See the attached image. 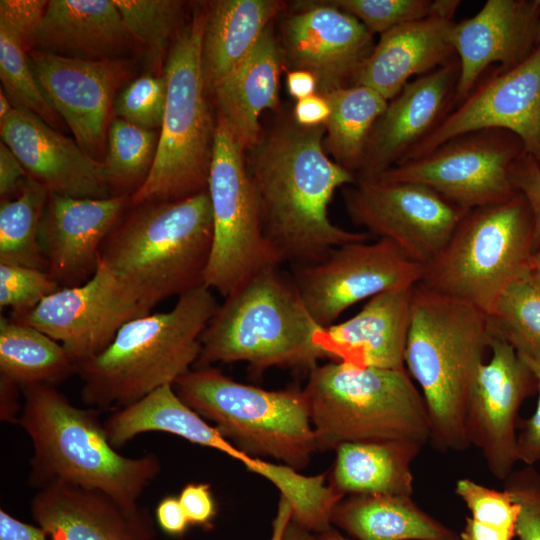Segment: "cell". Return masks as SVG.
Returning <instances> with one entry per match:
<instances>
[{
  "mask_svg": "<svg viewBox=\"0 0 540 540\" xmlns=\"http://www.w3.org/2000/svg\"><path fill=\"white\" fill-rule=\"evenodd\" d=\"M108 235L100 262L148 310L204 285L213 242L207 190L133 206Z\"/></svg>",
  "mask_w": 540,
  "mask_h": 540,
  "instance_id": "5b68a950",
  "label": "cell"
},
{
  "mask_svg": "<svg viewBox=\"0 0 540 540\" xmlns=\"http://www.w3.org/2000/svg\"><path fill=\"white\" fill-rule=\"evenodd\" d=\"M451 41L460 64L455 106L498 64L507 70L523 62L540 43L538 0H488L474 16L455 22Z\"/></svg>",
  "mask_w": 540,
  "mask_h": 540,
  "instance_id": "7402d4cb",
  "label": "cell"
},
{
  "mask_svg": "<svg viewBox=\"0 0 540 540\" xmlns=\"http://www.w3.org/2000/svg\"><path fill=\"white\" fill-rule=\"evenodd\" d=\"M331 4L356 17L372 34L399 25L441 16L453 19L460 1L454 0H334Z\"/></svg>",
  "mask_w": 540,
  "mask_h": 540,
  "instance_id": "ab89813d",
  "label": "cell"
},
{
  "mask_svg": "<svg viewBox=\"0 0 540 540\" xmlns=\"http://www.w3.org/2000/svg\"><path fill=\"white\" fill-rule=\"evenodd\" d=\"M531 271L540 277V243L532 255Z\"/></svg>",
  "mask_w": 540,
  "mask_h": 540,
  "instance_id": "94428289",
  "label": "cell"
},
{
  "mask_svg": "<svg viewBox=\"0 0 540 540\" xmlns=\"http://www.w3.org/2000/svg\"><path fill=\"white\" fill-rule=\"evenodd\" d=\"M489 347L490 357L478 370L469 395L465 432L489 472L504 481L520 462L517 417L523 402L537 392V378L504 340L491 335Z\"/></svg>",
  "mask_w": 540,
  "mask_h": 540,
  "instance_id": "2e32d148",
  "label": "cell"
},
{
  "mask_svg": "<svg viewBox=\"0 0 540 540\" xmlns=\"http://www.w3.org/2000/svg\"><path fill=\"white\" fill-rule=\"evenodd\" d=\"M424 446L407 441L347 442L335 449L330 485L341 495L413 494L411 465Z\"/></svg>",
  "mask_w": 540,
  "mask_h": 540,
  "instance_id": "4dcf8cb0",
  "label": "cell"
},
{
  "mask_svg": "<svg viewBox=\"0 0 540 540\" xmlns=\"http://www.w3.org/2000/svg\"><path fill=\"white\" fill-rule=\"evenodd\" d=\"M457 56L409 81L390 101L369 136L357 180L375 179L401 163L455 107Z\"/></svg>",
  "mask_w": 540,
  "mask_h": 540,
  "instance_id": "ffe728a7",
  "label": "cell"
},
{
  "mask_svg": "<svg viewBox=\"0 0 540 540\" xmlns=\"http://www.w3.org/2000/svg\"><path fill=\"white\" fill-rule=\"evenodd\" d=\"M330 107L327 100L316 93L298 100L294 107L293 120L303 127L324 125L329 118Z\"/></svg>",
  "mask_w": 540,
  "mask_h": 540,
  "instance_id": "f907efd6",
  "label": "cell"
},
{
  "mask_svg": "<svg viewBox=\"0 0 540 540\" xmlns=\"http://www.w3.org/2000/svg\"><path fill=\"white\" fill-rule=\"evenodd\" d=\"M47 4L45 0L0 1V78L15 109L30 111L56 126L59 115L44 96L29 61L33 35Z\"/></svg>",
  "mask_w": 540,
  "mask_h": 540,
  "instance_id": "1f68e13d",
  "label": "cell"
},
{
  "mask_svg": "<svg viewBox=\"0 0 540 540\" xmlns=\"http://www.w3.org/2000/svg\"><path fill=\"white\" fill-rule=\"evenodd\" d=\"M29 61L44 96L64 119L77 144L97 159L126 69L111 59L89 60L32 49Z\"/></svg>",
  "mask_w": 540,
  "mask_h": 540,
  "instance_id": "ac0fdd59",
  "label": "cell"
},
{
  "mask_svg": "<svg viewBox=\"0 0 540 540\" xmlns=\"http://www.w3.org/2000/svg\"><path fill=\"white\" fill-rule=\"evenodd\" d=\"M413 289L396 288L370 298L351 318L321 327L314 337L316 345L333 362L405 369Z\"/></svg>",
  "mask_w": 540,
  "mask_h": 540,
  "instance_id": "d4e9b609",
  "label": "cell"
},
{
  "mask_svg": "<svg viewBox=\"0 0 540 540\" xmlns=\"http://www.w3.org/2000/svg\"><path fill=\"white\" fill-rule=\"evenodd\" d=\"M112 446L120 448L145 432H165L191 443L223 452L228 440L176 393L173 385L162 386L140 400L120 408L104 422Z\"/></svg>",
  "mask_w": 540,
  "mask_h": 540,
  "instance_id": "d6a6232c",
  "label": "cell"
},
{
  "mask_svg": "<svg viewBox=\"0 0 540 540\" xmlns=\"http://www.w3.org/2000/svg\"><path fill=\"white\" fill-rule=\"evenodd\" d=\"M514 189L527 201L534 221L536 248L540 243V164L525 151L510 167Z\"/></svg>",
  "mask_w": 540,
  "mask_h": 540,
  "instance_id": "f6af8a7d",
  "label": "cell"
},
{
  "mask_svg": "<svg viewBox=\"0 0 540 540\" xmlns=\"http://www.w3.org/2000/svg\"><path fill=\"white\" fill-rule=\"evenodd\" d=\"M539 4H540V0H538Z\"/></svg>",
  "mask_w": 540,
  "mask_h": 540,
  "instance_id": "6125c7cd",
  "label": "cell"
},
{
  "mask_svg": "<svg viewBox=\"0 0 540 540\" xmlns=\"http://www.w3.org/2000/svg\"><path fill=\"white\" fill-rule=\"evenodd\" d=\"M284 540H318L317 534L301 527L292 518L286 528Z\"/></svg>",
  "mask_w": 540,
  "mask_h": 540,
  "instance_id": "6f0895ef",
  "label": "cell"
},
{
  "mask_svg": "<svg viewBox=\"0 0 540 540\" xmlns=\"http://www.w3.org/2000/svg\"><path fill=\"white\" fill-rule=\"evenodd\" d=\"M459 536L461 540H513L516 537V532L467 517Z\"/></svg>",
  "mask_w": 540,
  "mask_h": 540,
  "instance_id": "f5cc1de1",
  "label": "cell"
},
{
  "mask_svg": "<svg viewBox=\"0 0 540 540\" xmlns=\"http://www.w3.org/2000/svg\"><path fill=\"white\" fill-rule=\"evenodd\" d=\"M454 492L479 522L516 532L519 505L505 490H497L470 478H461Z\"/></svg>",
  "mask_w": 540,
  "mask_h": 540,
  "instance_id": "7bdbcfd3",
  "label": "cell"
},
{
  "mask_svg": "<svg viewBox=\"0 0 540 540\" xmlns=\"http://www.w3.org/2000/svg\"><path fill=\"white\" fill-rule=\"evenodd\" d=\"M218 306L213 291L201 285L177 297L171 310L125 323L105 350L78 364L82 402L98 410L123 408L174 386L194 368Z\"/></svg>",
  "mask_w": 540,
  "mask_h": 540,
  "instance_id": "277c9868",
  "label": "cell"
},
{
  "mask_svg": "<svg viewBox=\"0 0 540 540\" xmlns=\"http://www.w3.org/2000/svg\"><path fill=\"white\" fill-rule=\"evenodd\" d=\"M159 132L114 118L108 129L107 153L102 161L112 195L134 194L154 162Z\"/></svg>",
  "mask_w": 540,
  "mask_h": 540,
  "instance_id": "74e56055",
  "label": "cell"
},
{
  "mask_svg": "<svg viewBox=\"0 0 540 540\" xmlns=\"http://www.w3.org/2000/svg\"><path fill=\"white\" fill-rule=\"evenodd\" d=\"M158 526L170 536H181L190 525L179 498L167 496L156 508Z\"/></svg>",
  "mask_w": 540,
  "mask_h": 540,
  "instance_id": "681fc988",
  "label": "cell"
},
{
  "mask_svg": "<svg viewBox=\"0 0 540 540\" xmlns=\"http://www.w3.org/2000/svg\"><path fill=\"white\" fill-rule=\"evenodd\" d=\"M286 86L288 93L297 101L318 92L315 76L305 70L292 69L289 71L286 76Z\"/></svg>",
  "mask_w": 540,
  "mask_h": 540,
  "instance_id": "11a10c76",
  "label": "cell"
},
{
  "mask_svg": "<svg viewBox=\"0 0 540 540\" xmlns=\"http://www.w3.org/2000/svg\"><path fill=\"white\" fill-rule=\"evenodd\" d=\"M129 35L141 43L147 58L158 64L176 30L183 13V2L177 0H113ZM174 38V37H173Z\"/></svg>",
  "mask_w": 540,
  "mask_h": 540,
  "instance_id": "f35d334b",
  "label": "cell"
},
{
  "mask_svg": "<svg viewBox=\"0 0 540 540\" xmlns=\"http://www.w3.org/2000/svg\"><path fill=\"white\" fill-rule=\"evenodd\" d=\"M78 374L76 361L44 332L1 316L0 375L21 387L57 386Z\"/></svg>",
  "mask_w": 540,
  "mask_h": 540,
  "instance_id": "836d02e7",
  "label": "cell"
},
{
  "mask_svg": "<svg viewBox=\"0 0 540 540\" xmlns=\"http://www.w3.org/2000/svg\"><path fill=\"white\" fill-rule=\"evenodd\" d=\"M30 176L11 149L0 142V196L1 199L15 197Z\"/></svg>",
  "mask_w": 540,
  "mask_h": 540,
  "instance_id": "c3c4849f",
  "label": "cell"
},
{
  "mask_svg": "<svg viewBox=\"0 0 540 540\" xmlns=\"http://www.w3.org/2000/svg\"><path fill=\"white\" fill-rule=\"evenodd\" d=\"M0 134L28 175L49 193L90 199L113 196L102 162L34 113L14 109L0 122Z\"/></svg>",
  "mask_w": 540,
  "mask_h": 540,
  "instance_id": "603a6c76",
  "label": "cell"
},
{
  "mask_svg": "<svg viewBox=\"0 0 540 540\" xmlns=\"http://www.w3.org/2000/svg\"><path fill=\"white\" fill-rule=\"evenodd\" d=\"M14 106L5 94L4 90H0V122L4 121L14 110Z\"/></svg>",
  "mask_w": 540,
  "mask_h": 540,
  "instance_id": "680465c9",
  "label": "cell"
},
{
  "mask_svg": "<svg viewBox=\"0 0 540 540\" xmlns=\"http://www.w3.org/2000/svg\"><path fill=\"white\" fill-rule=\"evenodd\" d=\"M167 96L163 75L146 74L130 82L113 104L116 118L135 126L155 130L161 128Z\"/></svg>",
  "mask_w": 540,
  "mask_h": 540,
  "instance_id": "60d3db41",
  "label": "cell"
},
{
  "mask_svg": "<svg viewBox=\"0 0 540 540\" xmlns=\"http://www.w3.org/2000/svg\"><path fill=\"white\" fill-rule=\"evenodd\" d=\"M128 204L127 195L90 199L49 193L39 244L47 272L62 288L81 285L94 275L101 247Z\"/></svg>",
  "mask_w": 540,
  "mask_h": 540,
  "instance_id": "44dd1931",
  "label": "cell"
},
{
  "mask_svg": "<svg viewBox=\"0 0 540 540\" xmlns=\"http://www.w3.org/2000/svg\"><path fill=\"white\" fill-rule=\"evenodd\" d=\"M292 518V508L287 500L280 498L277 513L272 524L270 540H284L286 528Z\"/></svg>",
  "mask_w": 540,
  "mask_h": 540,
  "instance_id": "9f6ffc18",
  "label": "cell"
},
{
  "mask_svg": "<svg viewBox=\"0 0 540 540\" xmlns=\"http://www.w3.org/2000/svg\"><path fill=\"white\" fill-rule=\"evenodd\" d=\"M245 150L218 116L207 192L213 242L204 285L224 298L269 265H279L264 236L259 202Z\"/></svg>",
  "mask_w": 540,
  "mask_h": 540,
  "instance_id": "8fae6325",
  "label": "cell"
},
{
  "mask_svg": "<svg viewBox=\"0 0 540 540\" xmlns=\"http://www.w3.org/2000/svg\"><path fill=\"white\" fill-rule=\"evenodd\" d=\"M537 378L538 402L531 417L522 423L518 433L519 461L534 466L540 462V370H533Z\"/></svg>",
  "mask_w": 540,
  "mask_h": 540,
  "instance_id": "7dc6e473",
  "label": "cell"
},
{
  "mask_svg": "<svg viewBox=\"0 0 540 540\" xmlns=\"http://www.w3.org/2000/svg\"><path fill=\"white\" fill-rule=\"evenodd\" d=\"M325 126L284 122L262 133L246 158L266 241L279 265L321 260L332 248L368 241L367 232L335 225L328 207L356 176L324 151Z\"/></svg>",
  "mask_w": 540,
  "mask_h": 540,
  "instance_id": "6da1fadb",
  "label": "cell"
},
{
  "mask_svg": "<svg viewBox=\"0 0 540 540\" xmlns=\"http://www.w3.org/2000/svg\"><path fill=\"white\" fill-rule=\"evenodd\" d=\"M503 489L519 505L518 540H540V472L532 465L515 469L503 481Z\"/></svg>",
  "mask_w": 540,
  "mask_h": 540,
  "instance_id": "ee69618b",
  "label": "cell"
},
{
  "mask_svg": "<svg viewBox=\"0 0 540 540\" xmlns=\"http://www.w3.org/2000/svg\"><path fill=\"white\" fill-rule=\"evenodd\" d=\"M523 152V143L514 133L481 129L451 138L375 179L422 184L449 202L471 210L505 202L518 193L509 172Z\"/></svg>",
  "mask_w": 540,
  "mask_h": 540,
  "instance_id": "7c38bea8",
  "label": "cell"
},
{
  "mask_svg": "<svg viewBox=\"0 0 540 540\" xmlns=\"http://www.w3.org/2000/svg\"><path fill=\"white\" fill-rule=\"evenodd\" d=\"M331 525L355 540H461L406 495H348L333 509Z\"/></svg>",
  "mask_w": 540,
  "mask_h": 540,
  "instance_id": "f546056e",
  "label": "cell"
},
{
  "mask_svg": "<svg viewBox=\"0 0 540 540\" xmlns=\"http://www.w3.org/2000/svg\"><path fill=\"white\" fill-rule=\"evenodd\" d=\"M490 339L485 313L414 286L404 363L423 396L429 443L437 451L470 447L465 432L467 404Z\"/></svg>",
  "mask_w": 540,
  "mask_h": 540,
  "instance_id": "3957f363",
  "label": "cell"
},
{
  "mask_svg": "<svg viewBox=\"0 0 540 540\" xmlns=\"http://www.w3.org/2000/svg\"><path fill=\"white\" fill-rule=\"evenodd\" d=\"M206 12L194 10L167 53L166 106L157 150L146 180L130 197L132 206L207 190L216 123L205 97L201 61Z\"/></svg>",
  "mask_w": 540,
  "mask_h": 540,
  "instance_id": "9c48e42d",
  "label": "cell"
},
{
  "mask_svg": "<svg viewBox=\"0 0 540 540\" xmlns=\"http://www.w3.org/2000/svg\"><path fill=\"white\" fill-rule=\"evenodd\" d=\"M320 328L291 275L269 265L218 306L202 333L194 368L246 362L254 374L273 367L311 370L326 358L314 340Z\"/></svg>",
  "mask_w": 540,
  "mask_h": 540,
  "instance_id": "8992f818",
  "label": "cell"
},
{
  "mask_svg": "<svg viewBox=\"0 0 540 540\" xmlns=\"http://www.w3.org/2000/svg\"><path fill=\"white\" fill-rule=\"evenodd\" d=\"M318 540H353L347 536L342 535L336 528L333 526L324 530L321 533L317 534Z\"/></svg>",
  "mask_w": 540,
  "mask_h": 540,
  "instance_id": "91938a15",
  "label": "cell"
},
{
  "mask_svg": "<svg viewBox=\"0 0 540 540\" xmlns=\"http://www.w3.org/2000/svg\"><path fill=\"white\" fill-rule=\"evenodd\" d=\"M283 51L272 25L252 52L213 89L219 116L229 124L238 141L249 150L262 132L259 117L279 102Z\"/></svg>",
  "mask_w": 540,
  "mask_h": 540,
  "instance_id": "4316f807",
  "label": "cell"
},
{
  "mask_svg": "<svg viewBox=\"0 0 540 540\" xmlns=\"http://www.w3.org/2000/svg\"><path fill=\"white\" fill-rule=\"evenodd\" d=\"M40 526L24 523L5 510H0V540H46Z\"/></svg>",
  "mask_w": 540,
  "mask_h": 540,
  "instance_id": "816d5d0a",
  "label": "cell"
},
{
  "mask_svg": "<svg viewBox=\"0 0 540 540\" xmlns=\"http://www.w3.org/2000/svg\"><path fill=\"white\" fill-rule=\"evenodd\" d=\"M62 287L45 271L0 263V306L11 308V317L34 309Z\"/></svg>",
  "mask_w": 540,
  "mask_h": 540,
  "instance_id": "b9f144b4",
  "label": "cell"
},
{
  "mask_svg": "<svg viewBox=\"0 0 540 540\" xmlns=\"http://www.w3.org/2000/svg\"><path fill=\"white\" fill-rule=\"evenodd\" d=\"M18 424L29 436L33 455L28 485L37 490L66 483L100 491L124 504H137L161 470L156 454L128 457L112 446L99 410L80 408L55 386L21 387Z\"/></svg>",
  "mask_w": 540,
  "mask_h": 540,
  "instance_id": "7a4b0ae2",
  "label": "cell"
},
{
  "mask_svg": "<svg viewBox=\"0 0 540 540\" xmlns=\"http://www.w3.org/2000/svg\"><path fill=\"white\" fill-rule=\"evenodd\" d=\"M504 129L540 164V43L520 64L480 79L472 92L403 160L421 157L456 136ZM402 161V162H403Z\"/></svg>",
  "mask_w": 540,
  "mask_h": 540,
  "instance_id": "e0dca14e",
  "label": "cell"
},
{
  "mask_svg": "<svg viewBox=\"0 0 540 540\" xmlns=\"http://www.w3.org/2000/svg\"><path fill=\"white\" fill-rule=\"evenodd\" d=\"M490 334L540 370V277L530 271L511 284L487 315Z\"/></svg>",
  "mask_w": 540,
  "mask_h": 540,
  "instance_id": "d590c367",
  "label": "cell"
},
{
  "mask_svg": "<svg viewBox=\"0 0 540 540\" xmlns=\"http://www.w3.org/2000/svg\"><path fill=\"white\" fill-rule=\"evenodd\" d=\"M21 388L16 383L0 375V418L8 423L19 421V392ZM21 413V412H20Z\"/></svg>",
  "mask_w": 540,
  "mask_h": 540,
  "instance_id": "db71d44e",
  "label": "cell"
},
{
  "mask_svg": "<svg viewBox=\"0 0 540 540\" xmlns=\"http://www.w3.org/2000/svg\"><path fill=\"white\" fill-rule=\"evenodd\" d=\"M128 36L113 0H50L32 49L100 57L121 48Z\"/></svg>",
  "mask_w": 540,
  "mask_h": 540,
  "instance_id": "f1b7e54d",
  "label": "cell"
},
{
  "mask_svg": "<svg viewBox=\"0 0 540 540\" xmlns=\"http://www.w3.org/2000/svg\"><path fill=\"white\" fill-rule=\"evenodd\" d=\"M31 513L50 540L156 538L155 521L147 508L71 484L52 483L37 490Z\"/></svg>",
  "mask_w": 540,
  "mask_h": 540,
  "instance_id": "cb8c5ba5",
  "label": "cell"
},
{
  "mask_svg": "<svg viewBox=\"0 0 540 540\" xmlns=\"http://www.w3.org/2000/svg\"><path fill=\"white\" fill-rule=\"evenodd\" d=\"M343 197L355 225L393 242L422 266L441 251L469 211L412 182L357 180L344 187Z\"/></svg>",
  "mask_w": 540,
  "mask_h": 540,
  "instance_id": "5bb4252c",
  "label": "cell"
},
{
  "mask_svg": "<svg viewBox=\"0 0 540 540\" xmlns=\"http://www.w3.org/2000/svg\"><path fill=\"white\" fill-rule=\"evenodd\" d=\"M48 190L31 177L13 198L0 202V263L47 271L39 244V225Z\"/></svg>",
  "mask_w": 540,
  "mask_h": 540,
  "instance_id": "8d00e7d4",
  "label": "cell"
},
{
  "mask_svg": "<svg viewBox=\"0 0 540 540\" xmlns=\"http://www.w3.org/2000/svg\"><path fill=\"white\" fill-rule=\"evenodd\" d=\"M180 503L190 525H210L216 515V504L207 484H188L180 495Z\"/></svg>",
  "mask_w": 540,
  "mask_h": 540,
  "instance_id": "bcb514c9",
  "label": "cell"
},
{
  "mask_svg": "<svg viewBox=\"0 0 540 540\" xmlns=\"http://www.w3.org/2000/svg\"><path fill=\"white\" fill-rule=\"evenodd\" d=\"M322 96L330 107L324 124L326 148L336 163L356 176L373 126L385 111L388 100L374 89L359 84L333 89Z\"/></svg>",
  "mask_w": 540,
  "mask_h": 540,
  "instance_id": "e575fe53",
  "label": "cell"
},
{
  "mask_svg": "<svg viewBox=\"0 0 540 540\" xmlns=\"http://www.w3.org/2000/svg\"><path fill=\"white\" fill-rule=\"evenodd\" d=\"M423 266L386 239L332 248L321 260L292 267L291 277L312 318L335 323L354 304L419 283Z\"/></svg>",
  "mask_w": 540,
  "mask_h": 540,
  "instance_id": "4fadbf2b",
  "label": "cell"
},
{
  "mask_svg": "<svg viewBox=\"0 0 540 540\" xmlns=\"http://www.w3.org/2000/svg\"><path fill=\"white\" fill-rule=\"evenodd\" d=\"M317 448L347 442L430 441L428 412L406 369L356 367L340 362L309 370L302 389Z\"/></svg>",
  "mask_w": 540,
  "mask_h": 540,
  "instance_id": "52a82bcc",
  "label": "cell"
},
{
  "mask_svg": "<svg viewBox=\"0 0 540 540\" xmlns=\"http://www.w3.org/2000/svg\"><path fill=\"white\" fill-rule=\"evenodd\" d=\"M276 0H219L206 12L202 71L207 93L252 52L271 21L285 9Z\"/></svg>",
  "mask_w": 540,
  "mask_h": 540,
  "instance_id": "83f0119b",
  "label": "cell"
},
{
  "mask_svg": "<svg viewBox=\"0 0 540 540\" xmlns=\"http://www.w3.org/2000/svg\"><path fill=\"white\" fill-rule=\"evenodd\" d=\"M178 396L245 454L271 457L297 471L318 450L303 390H266L217 368H194L174 384Z\"/></svg>",
  "mask_w": 540,
  "mask_h": 540,
  "instance_id": "30bf717a",
  "label": "cell"
},
{
  "mask_svg": "<svg viewBox=\"0 0 540 540\" xmlns=\"http://www.w3.org/2000/svg\"><path fill=\"white\" fill-rule=\"evenodd\" d=\"M150 314L103 265L85 283L63 287L22 315L10 317L62 344L77 365L105 350L128 321Z\"/></svg>",
  "mask_w": 540,
  "mask_h": 540,
  "instance_id": "9a60e30c",
  "label": "cell"
},
{
  "mask_svg": "<svg viewBox=\"0 0 540 540\" xmlns=\"http://www.w3.org/2000/svg\"><path fill=\"white\" fill-rule=\"evenodd\" d=\"M454 23L435 15L383 33L355 84L368 86L390 101L411 77L427 74L456 56L451 41Z\"/></svg>",
  "mask_w": 540,
  "mask_h": 540,
  "instance_id": "484cf974",
  "label": "cell"
},
{
  "mask_svg": "<svg viewBox=\"0 0 540 540\" xmlns=\"http://www.w3.org/2000/svg\"><path fill=\"white\" fill-rule=\"evenodd\" d=\"M534 221L525 198L467 211L417 285L486 315L503 292L531 271Z\"/></svg>",
  "mask_w": 540,
  "mask_h": 540,
  "instance_id": "ba28073f",
  "label": "cell"
},
{
  "mask_svg": "<svg viewBox=\"0 0 540 540\" xmlns=\"http://www.w3.org/2000/svg\"><path fill=\"white\" fill-rule=\"evenodd\" d=\"M306 6L284 22V59L293 69L312 73L320 95L355 85L375 47L373 35L356 17L329 1Z\"/></svg>",
  "mask_w": 540,
  "mask_h": 540,
  "instance_id": "d6986e66",
  "label": "cell"
}]
</instances>
